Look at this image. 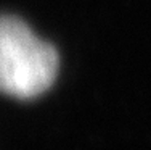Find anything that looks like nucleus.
I'll list each match as a JSON object with an SVG mask.
<instances>
[{"instance_id":"f257e3e1","label":"nucleus","mask_w":151,"mask_h":150,"mask_svg":"<svg viewBox=\"0 0 151 150\" xmlns=\"http://www.w3.org/2000/svg\"><path fill=\"white\" fill-rule=\"evenodd\" d=\"M58 53L15 16H0V92L34 99L52 87Z\"/></svg>"}]
</instances>
